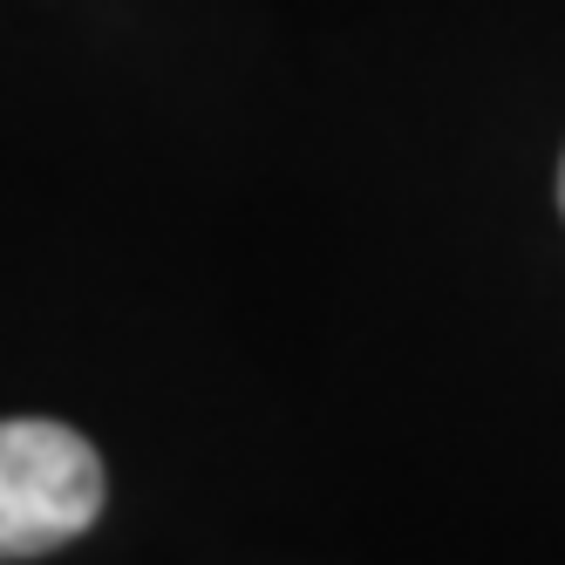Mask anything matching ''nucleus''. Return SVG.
<instances>
[{"instance_id": "f257e3e1", "label": "nucleus", "mask_w": 565, "mask_h": 565, "mask_svg": "<svg viewBox=\"0 0 565 565\" xmlns=\"http://www.w3.org/2000/svg\"><path fill=\"white\" fill-rule=\"evenodd\" d=\"M103 457L49 416L0 423V558H42L83 539L103 511Z\"/></svg>"}, {"instance_id": "f03ea898", "label": "nucleus", "mask_w": 565, "mask_h": 565, "mask_svg": "<svg viewBox=\"0 0 565 565\" xmlns=\"http://www.w3.org/2000/svg\"><path fill=\"white\" fill-rule=\"evenodd\" d=\"M558 212H565V157H558Z\"/></svg>"}]
</instances>
